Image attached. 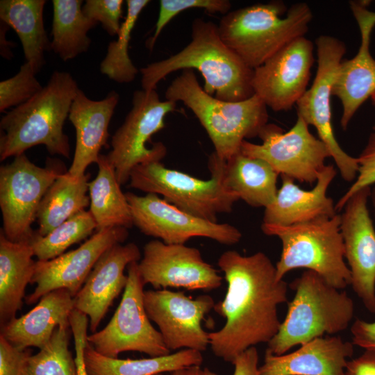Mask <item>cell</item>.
<instances>
[{
  "instance_id": "1",
  "label": "cell",
  "mask_w": 375,
  "mask_h": 375,
  "mask_svg": "<svg viewBox=\"0 0 375 375\" xmlns=\"http://www.w3.org/2000/svg\"><path fill=\"white\" fill-rule=\"evenodd\" d=\"M217 265L227 291L213 309L226 322L220 330L209 333V346L217 357L232 362L247 349L268 344L278 333V306L288 301V284L277 278L275 265L263 252L242 256L228 250Z\"/></svg>"
},
{
  "instance_id": "2",
  "label": "cell",
  "mask_w": 375,
  "mask_h": 375,
  "mask_svg": "<svg viewBox=\"0 0 375 375\" xmlns=\"http://www.w3.org/2000/svg\"><path fill=\"white\" fill-rule=\"evenodd\" d=\"M194 69L204 78L205 92L217 99L235 102L254 94L253 69L224 44L217 24L201 18L192 21L191 40L181 51L140 69L142 89L156 90L170 73Z\"/></svg>"
},
{
  "instance_id": "3",
  "label": "cell",
  "mask_w": 375,
  "mask_h": 375,
  "mask_svg": "<svg viewBox=\"0 0 375 375\" xmlns=\"http://www.w3.org/2000/svg\"><path fill=\"white\" fill-rule=\"evenodd\" d=\"M78 90L69 72L54 71L38 93L7 112L0 121V160L40 144L51 155L69 158L70 145L63 126Z\"/></svg>"
},
{
  "instance_id": "4",
  "label": "cell",
  "mask_w": 375,
  "mask_h": 375,
  "mask_svg": "<svg viewBox=\"0 0 375 375\" xmlns=\"http://www.w3.org/2000/svg\"><path fill=\"white\" fill-rule=\"evenodd\" d=\"M312 18L306 3L288 9L281 1L256 3L228 12L220 19L219 36L252 69L295 39L305 36Z\"/></svg>"
},
{
  "instance_id": "5",
  "label": "cell",
  "mask_w": 375,
  "mask_h": 375,
  "mask_svg": "<svg viewBox=\"0 0 375 375\" xmlns=\"http://www.w3.org/2000/svg\"><path fill=\"white\" fill-rule=\"evenodd\" d=\"M166 100L183 102L197 117L210 139L215 153L228 160L240 151L243 141L258 137L267 124L266 105L256 95L226 101L208 94L193 69L182 70L165 91Z\"/></svg>"
},
{
  "instance_id": "6",
  "label": "cell",
  "mask_w": 375,
  "mask_h": 375,
  "mask_svg": "<svg viewBox=\"0 0 375 375\" xmlns=\"http://www.w3.org/2000/svg\"><path fill=\"white\" fill-rule=\"evenodd\" d=\"M295 294L285 317L267 348L275 355L285 354L324 334L346 330L354 313V304L345 291L337 289L316 272L304 271L290 284Z\"/></svg>"
},
{
  "instance_id": "7",
  "label": "cell",
  "mask_w": 375,
  "mask_h": 375,
  "mask_svg": "<svg viewBox=\"0 0 375 375\" xmlns=\"http://www.w3.org/2000/svg\"><path fill=\"white\" fill-rule=\"evenodd\" d=\"M261 229L281 242V257L275 265L278 279H283L292 269L304 268L316 272L337 289L351 285V272L344 262L340 215L289 226L262 224Z\"/></svg>"
},
{
  "instance_id": "8",
  "label": "cell",
  "mask_w": 375,
  "mask_h": 375,
  "mask_svg": "<svg viewBox=\"0 0 375 375\" xmlns=\"http://www.w3.org/2000/svg\"><path fill=\"white\" fill-rule=\"evenodd\" d=\"M225 160L213 152L208 158L211 177L202 180L161 162L140 164L131 172L129 186L147 194H160L178 208L195 217L217 222V215L229 213L239 198L224 183Z\"/></svg>"
},
{
  "instance_id": "9",
  "label": "cell",
  "mask_w": 375,
  "mask_h": 375,
  "mask_svg": "<svg viewBox=\"0 0 375 375\" xmlns=\"http://www.w3.org/2000/svg\"><path fill=\"white\" fill-rule=\"evenodd\" d=\"M176 105L162 101L156 90L133 92L132 108L112 136V149L106 155L120 185L129 181L132 170L138 165L160 162L165 156L167 148L162 142H154L151 147L147 143L165 127V117L175 110Z\"/></svg>"
},
{
  "instance_id": "10",
  "label": "cell",
  "mask_w": 375,
  "mask_h": 375,
  "mask_svg": "<svg viewBox=\"0 0 375 375\" xmlns=\"http://www.w3.org/2000/svg\"><path fill=\"white\" fill-rule=\"evenodd\" d=\"M44 167L36 165L23 153L0 167L1 230L12 242L29 241L40 202L64 165L49 159Z\"/></svg>"
},
{
  "instance_id": "11",
  "label": "cell",
  "mask_w": 375,
  "mask_h": 375,
  "mask_svg": "<svg viewBox=\"0 0 375 375\" xmlns=\"http://www.w3.org/2000/svg\"><path fill=\"white\" fill-rule=\"evenodd\" d=\"M138 264L133 262L127 267L128 282L110 322L101 330L88 336V343L104 356L116 358L125 351H138L150 357L171 353L147 314L144 285Z\"/></svg>"
},
{
  "instance_id": "12",
  "label": "cell",
  "mask_w": 375,
  "mask_h": 375,
  "mask_svg": "<svg viewBox=\"0 0 375 375\" xmlns=\"http://www.w3.org/2000/svg\"><path fill=\"white\" fill-rule=\"evenodd\" d=\"M308 126L299 115L286 132L276 124H267L258 135L262 143L244 140L240 152L266 161L278 175L312 184L331 154L326 145L310 132Z\"/></svg>"
},
{
  "instance_id": "13",
  "label": "cell",
  "mask_w": 375,
  "mask_h": 375,
  "mask_svg": "<svg viewBox=\"0 0 375 375\" xmlns=\"http://www.w3.org/2000/svg\"><path fill=\"white\" fill-rule=\"evenodd\" d=\"M315 44L317 70L310 89L297 102V115L313 126L321 140L329 150L342 178L354 181L358 173L357 158L347 153L335 139L332 122L331 97L335 74L346 52L344 43L330 35L319 36Z\"/></svg>"
},
{
  "instance_id": "14",
  "label": "cell",
  "mask_w": 375,
  "mask_h": 375,
  "mask_svg": "<svg viewBox=\"0 0 375 375\" xmlns=\"http://www.w3.org/2000/svg\"><path fill=\"white\" fill-rule=\"evenodd\" d=\"M133 223L142 233L166 244H182L196 237L207 238L225 245L242 238L240 231L227 223L210 222L192 215L156 194L139 196L126 192Z\"/></svg>"
},
{
  "instance_id": "15",
  "label": "cell",
  "mask_w": 375,
  "mask_h": 375,
  "mask_svg": "<svg viewBox=\"0 0 375 375\" xmlns=\"http://www.w3.org/2000/svg\"><path fill=\"white\" fill-rule=\"evenodd\" d=\"M144 303L149 319L158 326L170 351L206 350L210 344L209 333L202 328L201 321L215 305L210 296L193 299L183 292L150 290L144 292Z\"/></svg>"
},
{
  "instance_id": "16",
  "label": "cell",
  "mask_w": 375,
  "mask_h": 375,
  "mask_svg": "<svg viewBox=\"0 0 375 375\" xmlns=\"http://www.w3.org/2000/svg\"><path fill=\"white\" fill-rule=\"evenodd\" d=\"M144 285L156 290L183 288L209 291L221 286L222 277L202 258L200 251L159 240L147 242L138 264Z\"/></svg>"
},
{
  "instance_id": "17",
  "label": "cell",
  "mask_w": 375,
  "mask_h": 375,
  "mask_svg": "<svg viewBox=\"0 0 375 375\" xmlns=\"http://www.w3.org/2000/svg\"><path fill=\"white\" fill-rule=\"evenodd\" d=\"M313 47L310 40L299 37L253 69L254 94L267 107L288 110L303 95L314 62Z\"/></svg>"
},
{
  "instance_id": "18",
  "label": "cell",
  "mask_w": 375,
  "mask_h": 375,
  "mask_svg": "<svg viewBox=\"0 0 375 375\" xmlns=\"http://www.w3.org/2000/svg\"><path fill=\"white\" fill-rule=\"evenodd\" d=\"M128 228L112 227L97 231L77 249L49 260H37L31 284L35 290L25 297L31 305L46 294L60 288L74 297L85 283L94 266L110 247L122 244L128 238Z\"/></svg>"
},
{
  "instance_id": "19",
  "label": "cell",
  "mask_w": 375,
  "mask_h": 375,
  "mask_svg": "<svg viewBox=\"0 0 375 375\" xmlns=\"http://www.w3.org/2000/svg\"><path fill=\"white\" fill-rule=\"evenodd\" d=\"M371 191L364 188L349 198L340 215V231L351 285L365 308L375 313V229L367 207Z\"/></svg>"
},
{
  "instance_id": "20",
  "label": "cell",
  "mask_w": 375,
  "mask_h": 375,
  "mask_svg": "<svg viewBox=\"0 0 375 375\" xmlns=\"http://www.w3.org/2000/svg\"><path fill=\"white\" fill-rule=\"evenodd\" d=\"M370 2H349L360 29L361 42L354 57L340 62L332 88V96L337 97L342 106L340 124L343 130L347 128L359 108L375 92V59L369 51L375 12L367 9Z\"/></svg>"
},
{
  "instance_id": "21",
  "label": "cell",
  "mask_w": 375,
  "mask_h": 375,
  "mask_svg": "<svg viewBox=\"0 0 375 375\" xmlns=\"http://www.w3.org/2000/svg\"><path fill=\"white\" fill-rule=\"evenodd\" d=\"M140 259V251L135 243L117 244L108 249L94 266L74 297V309L88 317L92 333L96 332L114 300L125 289L128 282L125 268Z\"/></svg>"
},
{
  "instance_id": "22",
  "label": "cell",
  "mask_w": 375,
  "mask_h": 375,
  "mask_svg": "<svg viewBox=\"0 0 375 375\" xmlns=\"http://www.w3.org/2000/svg\"><path fill=\"white\" fill-rule=\"evenodd\" d=\"M336 174L333 165H326L310 190H302L293 179L281 176L282 185L274 201L265 208L262 224L289 226L335 216V204L327 196V190Z\"/></svg>"
},
{
  "instance_id": "23",
  "label": "cell",
  "mask_w": 375,
  "mask_h": 375,
  "mask_svg": "<svg viewBox=\"0 0 375 375\" xmlns=\"http://www.w3.org/2000/svg\"><path fill=\"white\" fill-rule=\"evenodd\" d=\"M119 100L115 91L95 101L78 90L68 117L76 131L75 151L68 170L72 175L81 176L90 165L97 163L101 148L107 145L109 124Z\"/></svg>"
},
{
  "instance_id": "24",
  "label": "cell",
  "mask_w": 375,
  "mask_h": 375,
  "mask_svg": "<svg viewBox=\"0 0 375 375\" xmlns=\"http://www.w3.org/2000/svg\"><path fill=\"white\" fill-rule=\"evenodd\" d=\"M300 346L282 355L266 349L259 375H344L353 353V344L338 336L317 338Z\"/></svg>"
},
{
  "instance_id": "25",
  "label": "cell",
  "mask_w": 375,
  "mask_h": 375,
  "mask_svg": "<svg viewBox=\"0 0 375 375\" xmlns=\"http://www.w3.org/2000/svg\"><path fill=\"white\" fill-rule=\"evenodd\" d=\"M74 309V297L64 288L53 290L42 297L38 304L20 317H14L1 326V335L20 349L43 348L56 328L69 325Z\"/></svg>"
},
{
  "instance_id": "26",
  "label": "cell",
  "mask_w": 375,
  "mask_h": 375,
  "mask_svg": "<svg viewBox=\"0 0 375 375\" xmlns=\"http://www.w3.org/2000/svg\"><path fill=\"white\" fill-rule=\"evenodd\" d=\"M29 241L12 242L0 231V323L15 317L22 308L27 285L31 283L36 261Z\"/></svg>"
},
{
  "instance_id": "27",
  "label": "cell",
  "mask_w": 375,
  "mask_h": 375,
  "mask_svg": "<svg viewBox=\"0 0 375 375\" xmlns=\"http://www.w3.org/2000/svg\"><path fill=\"white\" fill-rule=\"evenodd\" d=\"M278 174L266 161L240 151L224 162L227 188L253 207L266 208L276 198Z\"/></svg>"
},
{
  "instance_id": "28",
  "label": "cell",
  "mask_w": 375,
  "mask_h": 375,
  "mask_svg": "<svg viewBox=\"0 0 375 375\" xmlns=\"http://www.w3.org/2000/svg\"><path fill=\"white\" fill-rule=\"evenodd\" d=\"M45 0H1L0 19L17 33L25 62L35 73L45 64L44 52L51 50V41L44 26Z\"/></svg>"
},
{
  "instance_id": "29",
  "label": "cell",
  "mask_w": 375,
  "mask_h": 375,
  "mask_svg": "<svg viewBox=\"0 0 375 375\" xmlns=\"http://www.w3.org/2000/svg\"><path fill=\"white\" fill-rule=\"evenodd\" d=\"M201 351L184 349L168 355L140 359H119L104 356L88 343L84 362L89 375H158L164 372L199 365L203 362Z\"/></svg>"
},
{
  "instance_id": "30",
  "label": "cell",
  "mask_w": 375,
  "mask_h": 375,
  "mask_svg": "<svg viewBox=\"0 0 375 375\" xmlns=\"http://www.w3.org/2000/svg\"><path fill=\"white\" fill-rule=\"evenodd\" d=\"M90 174L75 176L67 172L60 174L44 195L36 219V233L44 236L90 205Z\"/></svg>"
},
{
  "instance_id": "31",
  "label": "cell",
  "mask_w": 375,
  "mask_h": 375,
  "mask_svg": "<svg viewBox=\"0 0 375 375\" xmlns=\"http://www.w3.org/2000/svg\"><path fill=\"white\" fill-rule=\"evenodd\" d=\"M98 172L89 182L90 212L97 231L112 228H129L133 226L129 204L120 187L115 170L106 157L100 154Z\"/></svg>"
},
{
  "instance_id": "32",
  "label": "cell",
  "mask_w": 375,
  "mask_h": 375,
  "mask_svg": "<svg viewBox=\"0 0 375 375\" xmlns=\"http://www.w3.org/2000/svg\"><path fill=\"white\" fill-rule=\"evenodd\" d=\"M81 0H53L51 50L63 61L88 51V32L97 22L86 17Z\"/></svg>"
},
{
  "instance_id": "33",
  "label": "cell",
  "mask_w": 375,
  "mask_h": 375,
  "mask_svg": "<svg viewBox=\"0 0 375 375\" xmlns=\"http://www.w3.org/2000/svg\"><path fill=\"white\" fill-rule=\"evenodd\" d=\"M126 2V15L117 38L108 44L106 55L100 64L101 74L118 83L132 82L138 73L128 55V44L139 15L150 1L127 0Z\"/></svg>"
},
{
  "instance_id": "34",
  "label": "cell",
  "mask_w": 375,
  "mask_h": 375,
  "mask_svg": "<svg viewBox=\"0 0 375 375\" xmlns=\"http://www.w3.org/2000/svg\"><path fill=\"white\" fill-rule=\"evenodd\" d=\"M97 231V224L90 210H84L70 217L44 236L34 231L30 240L38 260H49Z\"/></svg>"
},
{
  "instance_id": "35",
  "label": "cell",
  "mask_w": 375,
  "mask_h": 375,
  "mask_svg": "<svg viewBox=\"0 0 375 375\" xmlns=\"http://www.w3.org/2000/svg\"><path fill=\"white\" fill-rule=\"evenodd\" d=\"M70 333V326H58L50 341L31 356L27 375H77L75 360L69 349Z\"/></svg>"
},
{
  "instance_id": "36",
  "label": "cell",
  "mask_w": 375,
  "mask_h": 375,
  "mask_svg": "<svg viewBox=\"0 0 375 375\" xmlns=\"http://www.w3.org/2000/svg\"><path fill=\"white\" fill-rule=\"evenodd\" d=\"M32 66L25 62L12 77L0 82V112L17 107L31 99L43 88Z\"/></svg>"
},
{
  "instance_id": "37",
  "label": "cell",
  "mask_w": 375,
  "mask_h": 375,
  "mask_svg": "<svg viewBox=\"0 0 375 375\" xmlns=\"http://www.w3.org/2000/svg\"><path fill=\"white\" fill-rule=\"evenodd\" d=\"M158 19L153 35L147 41V48L152 50L167 24L180 12L190 8L204 9L210 14L226 15L230 12L228 0H160Z\"/></svg>"
},
{
  "instance_id": "38",
  "label": "cell",
  "mask_w": 375,
  "mask_h": 375,
  "mask_svg": "<svg viewBox=\"0 0 375 375\" xmlns=\"http://www.w3.org/2000/svg\"><path fill=\"white\" fill-rule=\"evenodd\" d=\"M358 173L345 194L335 203L336 211L343 209L349 198L358 190L375 183V124L365 147L357 157Z\"/></svg>"
},
{
  "instance_id": "39",
  "label": "cell",
  "mask_w": 375,
  "mask_h": 375,
  "mask_svg": "<svg viewBox=\"0 0 375 375\" xmlns=\"http://www.w3.org/2000/svg\"><path fill=\"white\" fill-rule=\"evenodd\" d=\"M123 3L122 0H87L82 10L86 17L101 23L108 34L114 36L121 28Z\"/></svg>"
},
{
  "instance_id": "40",
  "label": "cell",
  "mask_w": 375,
  "mask_h": 375,
  "mask_svg": "<svg viewBox=\"0 0 375 375\" xmlns=\"http://www.w3.org/2000/svg\"><path fill=\"white\" fill-rule=\"evenodd\" d=\"M31 351L20 349L0 334V375H27Z\"/></svg>"
},
{
  "instance_id": "41",
  "label": "cell",
  "mask_w": 375,
  "mask_h": 375,
  "mask_svg": "<svg viewBox=\"0 0 375 375\" xmlns=\"http://www.w3.org/2000/svg\"><path fill=\"white\" fill-rule=\"evenodd\" d=\"M69 325L74 338L75 363L77 375H89L84 362V351L88 343V328L89 318L85 314L74 309L70 314Z\"/></svg>"
},
{
  "instance_id": "42",
  "label": "cell",
  "mask_w": 375,
  "mask_h": 375,
  "mask_svg": "<svg viewBox=\"0 0 375 375\" xmlns=\"http://www.w3.org/2000/svg\"><path fill=\"white\" fill-rule=\"evenodd\" d=\"M352 343L365 350H375V322L357 319L351 326Z\"/></svg>"
},
{
  "instance_id": "43",
  "label": "cell",
  "mask_w": 375,
  "mask_h": 375,
  "mask_svg": "<svg viewBox=\"0 0 375 375\" xmlns=\"http://www.w3.org/2000/svg\"><path fill=\"white\" fill-rule=\"evenodd\" d=\"M231 363L234 365L233 375H259L258 353L255 347L239 354Z\"/></svg>"
},
{
  "instance_id": "44",
  "label": "cell",
  "mask_w": 375,
  "mask_h": 375,
  "mask_svg": "<svg viewBox=\"0 0 375 375\" xmlns=\"http://www.w3.org/2000/svg\"><path fill=\"white\" fill-rule=\"evenodd\" d=\"M344 375H375V350H365L347 362Z\"/></svg>"
},
{
  "instance_id": "45",
  "label": "cell",
  "mask_w": 375,
  "mask_h": 375,
  "mask_svg": "<svg viewBox=\"0 0 375 375\" xmlns=\"http://www.w3.org/2000/svg\"><path fill=\"white\" fill-rule=\"evenodd\" d=\"M8 27L9 26L6 23L1 21L0 53L1 56L5 59L10 60L13 57L11 49L14 47V43L12 41H8L6 39V35Z\"/></svg>"
},
{
  "instance_id": "46",
  "label": "cell",
  "mask_w": 375,
  "mask_h": 375,
  "mask_svg": "<svg viewBox=\"0 0 375 375\" xmlns=\"http://www.w3.org/2000/svg\"><path fill=\"white\" fill-rule=\"evenodd\" d=\"M158 375H164L160 374ZM170 375H219L216 372L210 370L208 367L202 368L199 365L190 366L179 369L170 372Z\"/></svg>"
},
{
  "instance_id": "47",
  "label": "cell",
  "mask_w": 375,
  "mask_h": 375,
  "mask_svg": "<svg viewBox=\"0 0 375 375\" xmlns=\"http://www.w3.org/2000/svg\"><path fill=\"white\" fill-rule=\"evenodd\" d=\"M370 198L372 199V203L374 208V211H375V188H373V190H372L371 191Z\"/></svg>"
},
{
  "instance_id": "48",
  "label": "cell",
  "mask_w": 375,
  "mask_h": 375,
  "mask_svg": "<svg viewBox=\"0 0 375 375\" xmlns=\"http://www.w3.org/2000/svg\"><path fill=\"white\" fill-rule=\"evenodd\" d=\"M370 98H371L372 104L375 106V92L372 95Z\"/></svg>"
}]
</instances>
